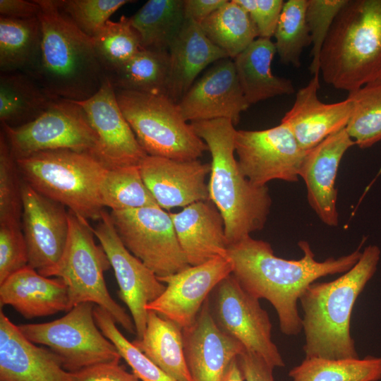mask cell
Instances as JSON below:
<instances>
[{"mask_svg":"<svg viewBox=\"0 0 381 381\" xmlns=\"http://www.w3.org/2000/svg\"><path fill=\"white\" fill-rule=\"evenodd\" d=\"M94 307L92 303H82L57 320L23 324L18 327L29 341L54 352L69 373L97 363L120 361L117 349L96 324Z\"/></svg>","mask_w":381,"mask_h":381,"instance_id":"9c48e42d","label":"cell"},{"mask_svg":"<svg viewBox=\"0 0 381 381\" xmlns=\"http://www.w3.org/2000/svg\"><path fill=\"white\" fill-rule=\"evenodd\" d=\"M308 0L284 1L274 32V45L280 61L299 68L304 49L312 44L306 19Z\"/></svg>","mask_w":381,"mask_h":381,"instance_id":"8d00e7d4","label":"cell"},{"mask_svg":"<svg viewBox=\"0 0 381 381\" xmlns=\"http://www.w3.org/2000/svg\"><path fill=\"white\" fill-rule=\"evenodd\" d=\"M21 193L22 229L28 266L44 277H52L67 244L68 211L63 205L37 192L23 179Z\"/></svg>","mask_w":381,"mask_h":381,"instance_id":"9a60e30c","label":"cell"},{"mask_svg":"<svg viewBox=\"0 0 381 381\" xmlns=\"http://www.w3.org/2000/svg\"><path fill=\"white\" fill-rule=\"evenodd\" d=\"M12 306L27 319L49 316L71 308L67 287L27 266L0 284V306Z\"/></svg>","mask_w":381,"mask_h":381,"instance_id":"484cf974","label":"cell"},{"mask_svg":"<svg viewBox=\"0 0 381 381\" xmlns=\"http://www.w3.org/2000/svg\"><path fill=\"white\" fill-rule=\"evenodd\" d=\"M147 311L145 333L133 344L171 377L193 381L185 358L183 329L157 313Z\"/></svg>","mask_w":381,"mask_h":381,"instance_id":"83f0119b","label":"cell"},{"mask_svg":"<svg viewBox=\"0 0 381 381\" xmlns=\"http://www.w3.org/2000/svg\"><path fill=\"white\" fill-rule=\"evenodd\" d=\"M237 360L244 381H275L274 368L255 353L244 350Z\"/></svg>","mask_w":381,"mask_h":381,"instance_id":"bcb514c9","label":"cell"},{"mask_svg":"<svg viewBox=\"0 0 381 381\" xmlns=\"http://www.w3.org/2000/svg\"><path fill=\"white\" fill-rule=\"evenodd\" d=\"M1 130L15 159L55 150L87 152L95 157L97 150V135L75 102L56 99L32 121L18 127L1 125Z\"/></svg>","mask_w":381,"mask_h":381,"instance_id":"30bf717a","label":"cell"},{"mask_svg":"<svg viewBox=\"0 0 381 381\" xmlns=\"http://www.w3.org/2000/svg\"><path fill=\"white\" fill-rule=\"evenodd\" d=\"M212 293L210 306L217 326L274 369L284 367L282 354L272 339L270 317L259 300L246 291L231 274Z\"/></svg>","mask_w":381,"mask_h":381,"instance_id":"7c38bea8","label":"cell"},{"mask_svg":"<svg viewBox=\"0 0 381 381\" xmlns=\"http://www.w3.org/2000/svg\"><path fill=\"white\" fill-rule=\"evenodd\" d=\"M276 53L271 39L258 37L233 59L238 83L249 105L296 92L292 80L272 73V61Z\"/></svg>","mask_w":381,"mask_h":381,"instance_id":"4316f807","label":"cell"},{"mask_svg":"<svg viewBox=\"0 0 381 381\" xmlns=\"http://www.w3.org/2000/svg\"><path fill=\"white\" fill-rule=\"evenodd\" d=\"M232 272L226 257H217L203 264L190 265L176 273L158 277L166 284L164 292L146 306L182 329L195 320L203 304L218 284Z\"/></svg>","mask_w":381,"mask_h":381,"instance_id":"2e32d148","label":"cell"},{"mask_svg":"<svg viewBox=\"0 0 381 381\" xmlns=\"http://www.w3.org/2000/svg\"><path fill=\"white\" fill-rule=\"evenodd\" d=\"M99 197L103 207L111 211L158 205L142 179L139 166L107 169L99 186Z\"/></svg>","mask_w":381,"mask_h":381,"instance_id":"e575fe53","label":"cell"},{"mask_svg":"<svg viewBox=\"0 0 381 381\" xmlns=\"http://www.w3.org/2000/svg\"><path fill=\"white\" fill-rule=\"evenodd\" d=\"M68 219L67 244L52 276L65 283L71 308L82 303H92L106 310L126 331L136 334L132 318L107 289L104 273L111 265L103 248L95 243L93 229L87 219L70 210Z\"/></svg>","mask_w":381,"mask_h":381,"instance_id":"ba28073f","label":"cell"},{"mask_svg":"<svg viewBox=\"0 0 381 381\" xmlns=\"http://www.w3.org/2000/svg\"><path fill=\"white\" fill-rule=\"evenodd\" d=\"M130 20L143 49L169 52L186 20L184 0H149Z\"/></svg>","mask_w":381,"mask_h":381,"instance_id":"4dcf8cb0","label":"cell"},{"mask_svg":"<svg viewBox=\"0 0 381 381\" xmlns=\"http://www.w3.org/2000/svg\"><path fill=\"white\" fill-rule=\"evenodd\" d=\"M235 152L242 174L254 185L298 181L307 151L284 123L261 131L238 130Z\"/></svg>","mask_w":381,"mask_h":381,"instance_id":"4fadbf2b","label":"cell"},{"mask_svg":"<svg viewBox=\"0 0 381 381\" xmlns=\"http://www.w3.org/2000/svg\"><path fill=\"white\" fill-rule=\"evenodd\" d=\"M353 145L355 142L344 128L308 150L301 167L300 177L306 185L308 203L329 226L339 224L334 186L339 167L346 152Z\"/></svg>","mask_w":381,"mask_h":381,"instance_id":"44dd1931","label":"cell"},{"mask_svg":"<svg viewBox=\"0 0 381 381\" xmlns=\"http://www.w3.org/2000/svg\"><path fill=\"white\" fill-rule=\"evenodd\" d=\"M23 181L42 195L86 219L99 220V186L107 170L87 152L55 150L16 159Z\"/></svg>","mask_w":381,"mask_h":381,"instance_id":"8992f818","label":"cell"},{"mask_svg":"<svg viewBox=\"0 0 381 381\" xmlns=\"http://www.w3.org/2000/svg\"><path fill=\"white\" fill-rule=\"evenodd\" d=\"M227 0H184L186 18L198 24L223 6Z\"/></svg>","mask_w":381,"mask_h":381,"instance_id":"c3c4849f","label":"cell"},{"mask_svg":"<svg viewBox=\"0 0 381 381\" xmlns=\"http://www.w3.org/2000/svg\"><path fill=\"white\" fill-rule=\"evenodd\" d=\"M40 6L36 0H0V16L28 19L37 18Z\"/></svg>","mask_w":381,"mask_h":381,"instance_id":"7dc6e473","label":"cell"},{"mask_svg":"<svg viewBox=\"0 0 381 381\" xmlns=\"http://www.w3.org/2000/svg\"><path fill=\"white\" fill-rule=\"evenodd\" d=\"M291 381H379L381 357L329 359L306 358L288 373Z\"/></svg>","mask_w":381,"mask_h":381,"instance_id":"836d02e7","label":"cell"},{"mask_svg":"<svg viewBox=\"0 0 381 381\" xmlns=\"http://www.w3.org/2000/svg\"><path fill=\"white\" fill-rule=\"evenodd\" d=\"M92 39L106 75L120 68L143 48L139 33L130 18L123 16L116 22L108 20Z\"/></svg>","mask_w":381,"mask_h":381,"instance_id":"74e56055","label":"cell"},{"mask_svg":"<svg viewBox=\"0 0 381 381\" xmlns=\"http://www.w3.org/2000/svg\"><path fill=\"white\" fill-rule=\"evenodd\" d=\"M183 334L185 358L193 381H222L229 364L246 350L217 326L209 298L195 322L183 329Z\"/></svg>","mask_w":381,"mask_h":381,"instance_id":"ffe728a7","label":"cell"},{"mask_svg":"<svg viewBox=\"0 0 381 381\" xmlns=\"http://www.w3.org/2000/svg\"><path fill=\"white\" fill-rule=\"evenodd\" d=\"M94 317L102 334L117 349L121 357L140 381H178L164 372L119 331L116 322L104 308L95 305Z\"/></svg>","mask_w":381,"mask_h":381,"instance_id":"f35d334b","label":"cell"},{"mask_svg":"<svg viewBox=\"0 0 381 381\" xmlns=\"http://www.w3.org/2000/svg\"><path fill=\"white\" fill-rule=\"evenodd\" d=\"M178 104L186 121L227 119L234 125L250 107L238 83L234 60L229 57L214 63Z\"/></svg>","mask_w":381,"mask_h":381,"instance_id":"ac0fdd59","label":"cell"},{"mask_svg":"<svg viewBox=\"0 0 381 381\" xmlns=\"http://www.w3.org/2000/svg\"><path fill=\"white\" fill-rule=\"evenodd\" d=\"M129 0H59V7L85 34L92 37Z\"/></svg>","mask_w":381,"mask_h":381,"instance_id":"60d3db41","label":"cell"},{"mask_svg":"<svg viewBox=\"0 0 381 381\" xmlns=\"http://www.w3.org/2000/svg\"><path fill=\"white\" fill-rule=\"evenodd\" d=\"M199 25L206 37L232 59L259 37L249 14L235 0H227Z\"/></svg>","mask_w":381,"mask_h":381,"instance_id":"1f68e13d","label":"cell"},{"mask_svg":"<svg viewBox=\"0 0 381 381\" xmlns=\"http://www.w3.org/2000/svg\"><path fill=\"white\" fill-rule=\"evenodd\" d=\"M380 254L377 246H368L349 271L331 282H315L302 294L299 302L303 311L306 358H359L351 335L352 310L375 274Z\"/></svg>","mask_w":381,"mask_h":381,"instance_id":"7a4b0ae2","label":"cell"},{"mask_svg":"<svg viewBox=\"0 0 381 381\" xmlns=\"http://www.w3.org/2000/svg\"><path fill=\"white\" fill-rule=\"evenodd\" d=\"M123 245L158 277L190 266L176 235L171 214L159 206L111 211Z\"/></svg>","mask_w":381,"mask_h":381,"instance_id":"8fae6325","label":"cell"},{"mask_svg":"<svg viewBox=\"0 0 381 381\" xmlns=\"http://www.w3.org/2000/svg\"><path fill=\"white\" fill-rule=\"evenodd\" d=\"M348 0H308L306 19L310 30L312 61L311 74L320 75V57L332 25Z\"/></svg>","mask_w":381,"mask_h":381,"instance_id":"b9f144b4","label":"cell"},{"mask_svg":"<svg viewBox=\"0 0 381 381\" xmlns=\"http://www.w3.org/2000/svg\"><path fill=\"white\" fill-rule=\"evenodd\" d=\"M222 381H244L237 358L229 364Z\"/></svg>","mask_w":381,"mask_h":381,"instance_id":"681fc988","label":"cell"},{"mask_svg":"<svg viewBox=\"0 0 381 381\" xmlns=\"http://www.w3.org/2000/svg\"><path fill=\"white\" fill-rule=\"evenodd\" d=\"M42 27L37 18L0 16L1 73L22 72L34 78L40 63Z\"/></svg>","mask_w":381,"mask_h":381,"instance_id":"f1b7e54d","label":"cell"},{"mask_svg":"<svg viewBox=\"0 0 381 381\" xmlns=\"http://www.w3.org/2000/svg\"><path fill=\"white\" fill-rule=\"evenodd\" d=\"M142 179L157 205L164 210L209 200L205 182L209 163L181 161L147 155L139 164Z\"/></svg>","mask_w":381,"mask_h":381,"instance_id":"d6986e66","label":"cell"},{"mask_svg":"<svg viewBox=\"0 0 381 381\" xmlns=\"http://www.w3.org/2000/svg\"><path fill=\"white\" fill-rule=\"evenodd\" d=\"M54 99L30 75L18 71L1 73V125L18 127L27 124L44 112Z\"/></svg>","mask_w":381,"mask_h":381,"instance_id":"f546056e","label":"cell"},{"mask_svg":"<svg viewBox=\"0 0 381 381\" xmlns=\"http://www.w3.org/2000/svg\"><path fill=\"white\" fill-rule=\"evenodd\" d=\"M170 214L179 243L190 265L227 256L224 220L210 200L193 202Z\"/></svg>","mask_w":381,"mask_h":381,"instance_id":"cb8c5ba5","label":"cell"},{"mask_svg":"<svg viewBox=\"0 0 381 381\" xmlns=\"http://www.w3.org/2000/svg\"><path fill=\"white\" fill-rule=\"evenodd\" d=\"M28 266L22 225L0 224V284Z\"/></svg>","mask_w":381,"mask_h":381,"instance_id":"7bdbcfd3","label":"cell"},{"mask_svg":"<svg viewBox=\"0 0 381 381\" xmlns=\"http://www.w3.org/2000/svg\"><path fill=\"white\" fill-rule=\"evenodd\" d=\"M42 27L41 58L34 78L52 99L81 102L107 78L91 37L59 7V0H36Z\"/></svg>","mask_w":381,"mask_h":381,"instance_id":"277c9868","label":"cell"},{"mask_svg":"<svg viewBox=\"0 0 381 381\" xmlns=\"http://www.w3.org/2000/svg\"><path fill=\"white\" fill-rule=\"evenodd\" d=\"M320 74L348 92L381 80V0H348L322 47Z\"/></svg>","mask_w":381,"mask_h":381,"instance_id":"5b68a950","label":"cell"},{"mask_svg":"<svg viewBox=\"0 0 381 381\" xmlns=\"http://www.w3.org/2000/svg\"><path fill=\"white\" fill-rule=\"evenodd\" d=\"M169 66V52L142 48L107 77L115 90L167 95Z\"/></svg>","mask_w":381,"mask_h":381,"instance_id":"d6a6232c","label":"cell"},{"mask_svg":"<svg viewBox=\"0 0 381 381\" xmlns=\"http://www.w3.org/2000/svg\"><path fill=\"white\" fill-rule=\"evenodd\" d=\"M352 112L346 130L361 149L381 140V80L349 92Z\"/></svg>","mask_w":381,"mask_h":381,"instance_id":"d590c367","label":"cell"},{"mask_svg":"<svg viewBox=\"0 0 381 381\" xmlns=\"http://www.w3.org/2000/svg\"><path fill=\"white\" fill-rule=\"evenodd\" d=\"M190 124L211 154L209 200L223 218L228 246L262 230L272 199L267 186L254 185L240 170L235 158V125L227 119Z\"/></svg>","mask_w":381,"mask_h":381,"instance_id":"3957f363","label":"cell"},{"mask_svg":"<svg viewBox=\"0 0 381 381\" xmlns=\"http://www.w3.org/2000/svg\"><path fill=\"white\" fill-rule=\"evenodd\" d=\"M319 76L314 75L305 87L298 90L292 107L281 120L306 151L346 128L352 112V103L349 98L330 104L320 100Z\"/></svg>","mask_w":381,"mask_h":381,"instance_id":"603a6c76","label":"cell"},{"mask_svg":"<svg viewBox=\"0 0 381 381\" xmlns=\"http://www.w3.org/2000/svg\"><path fill=\"white\" fill-rule=\"evenodd\" d=\"M0 381H71L60 358L25 338L1 308Z\"/></svg>","mask_w":381,"mask_h":381,"instance_id":"7402d4cb","label":"cell"},{"mask_svg":"<svg viewBox=\"0 0 381 381\" xmlns=\"http://www.w3.org/2000/svg\"><path fill=\"white\" fill-rule=\"evenodd\" d=\"M120 109L147 155L188 161L208 150L166 95L115 90Z\"/></svg>","mask_w":381,"mask_h":381,"instance_id":"52a82bcc","label":"cell"},{"mask_svg":"<svg viewBox=\"0 0 381 381\" xmlns=\"http://www.w3.org/2000/svg\"><path fill=\"white\" fill-rule=\"evenodd\" d=\"M362 244L348 255L318 261L310 244L301 241V258L286 260L276 256L269 243L249 236L229 245L226 255L231 274L241 287L255 298L269 301L277 312L281 332L296 336L302 331L298 310L302 294L317 279L352 268L361 255Z\"/></svg>","mask_w":381,"mask_h":381,"instance_id":"6da1fadb","label":"cell"},{"mask_svg":"<svg viewBox=\"0 0 381 381\" xmlns=\"http://www.w3.org/2000/svg\"><path fill=\"white\" fill-rule=\"evenodd\" d=\"M169 56L167 95L177 104L205 68L229 57L206 37L198 23L188 18L173 41Z\"/></svg>","mask_w":381,"mask_h":381,"instance_id":"d4e9b609","label":"cell"},{"mask_svg":"<svg viewBox=\"0 0 381 381\" xmlns=\"http://www.w3.org/2000/svg\"><path fill=\"white\" fill-rule=\"evenodd\" d=\"M75 102L97 135L95 157L107 169L139 166L147 155L124 117L109 79L93 96Z\"/></svg>","mask_w":381,"mask_h":381,"instance_id":"e0dca14e","label":"cell"},{"mask_svg":"<svg viewBox=\"0 0 381 381\" xmlns=\"http://www.w3.org/2000/svg\"><path fill=\"white\" fill-rule=\"evenodd\" d=\"M93 231L108 257L119 287V296L131 313L136 339H140L146 329L148 313L146 306L156 300L164 292L166 286L126 248L109 213L103 212Z\"/></svg>","mask_w":381,"mask_h":381,"instance_id":"5bb4252c","label":"cell"},{"mask_svg":"<svg viewBox=\"0 0 381 381\" xmlns=\"http://www.w3.org/2000/svg\"><path fill=\"white\" fill-rule=\"evenodd\" d=\"M22 179L3 131L0 134V224L22 225Z\"/></svg>","mask_w":381,"mask_h":381,"instance_id":"ab89813d","label":"cell"},{"mask_svg":"<svg viewBox=\"0 0 381 381\" xmlns=\"http://www.w3.org/2000/svg\"><path fill=\"white\" fill-rule=\"evenodd\" d=\"M71 381H140L119 365V361L97 363L70 373Z\"/></svg>","mask_w":381,"mask_h":381,"instance_id":"f6af8a7d","label":"cell"},{"mask_svg":"<svg viewBox=\"0 0 381 381\" xmlns=\"http://www.w3.org/2000/svg\"><path fill=\"white\" fill-rule=\"evenodd\" d=\"M250 16L259 37L274 36L284 4L283 0H235Z\"/></svg>","mask_w":381,"mask_h":381,"instance_id":"ee69618b","label":"cell"}]
</instances>
